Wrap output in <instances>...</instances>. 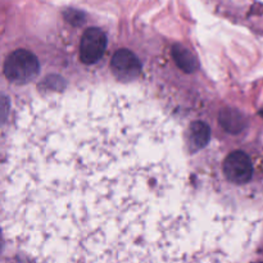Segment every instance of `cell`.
I'll return each instance as SVG.
<instances>
[{"instance_id":"obj_2","label":"cell","mask_w":263,"mask_h":263,"mask_svg":"<svg viewBox=\"0 0 263 263\" xmlns=\"http://www.w3.org/2000/svg\"><path fill=\"white\" fill-rule=\"evenodd\" d=\"M39 60L31 52L25 49L16 50L8 56L4 63V74L16 84L30 82L39 75Z\"/></svg>"},{"instance_id":"obj_7","label":"cell","mask_w":263,"mask_h":263,"mask_svg":"<svg viewBox=\"0 0 263 263\" xmlns=\"http://www.w3.org/2000/svg\"><path fill=\"white\" fill-rule=\"evenodd\" d=\"M220 121L224 129L232 133H236L239 131H242L245 126L244 119H243L242 114L234 111H227V112H222L220 116Z\"/></svg>"},{"instance_id":"obj_1","label":"cell","mask_w":263,"mask_h":263,"mask_svg":"<svg viewBox=\"0 0 263 263\" xmlns=\"http://www.w3.org/2000/svg\"><path fill=\"white\" fill-rule=\"evenodd\" d=\"M183 143L133 89L26 99L4 145V236L36 263L234 261L226 222L191 195Z\"/></svg>"},{"instance_id":"obj_9","label":"cell","mask_w":263,"mask_h":263,"mask_svg":"<svg viewBox=\"0 0 263 263\" xmlns=\"http://www.w3.org/2000/svg\"><path fill=\"white\" fill-rule=\"evenodd\" d=\"M257 263H262V262H257Z\"/></svg>"},{"instance_id":"obj_8","label":"cell","mask_w":263,"mask_h":263,"mask_svg":"<svg viewBox=\"0 0 263 263\" xmlns=\"http://www.w3.org/2000/svg\"><path fill=\"white\" fill-rule=\"evenodd\" d=\"M173 56H175L176 63L179 64L180 68H183L186 72H191L195 70V59L193 56L190 54L189 50H186L185 48L180 45L173 46Z\"/></svg>"},{"instance_id":"obj_3","label":"cell","mask_w":263,"mask_h":263,"mask_svg":"<svg viewBox=\"0 0 263 263\" xmlns=\"http://www.w3.org/2000/svg\"><path fill=\"white\" fill-rule=\"evenodd\" d=\"M107 48L105 34L96 27H90L84 32L80 45V58L85 64L96 63Z\"/></svg>"},{"instance_id":"obj_4","label":"cell","mask_w":263,"mask_h":263,"mask_svg":"<svg viewBox=\"0 0 263 263\" xmlns=\"http://www.w3.org/2000/svg\"><path fill=\"white\" fill-rule=\"evenodd\" d=\"M226 179L232 184H246L252 179L253 165L250 158L243 151H234L226 158L224 165Z\"/></svg>"},{"instance_id":"obj_5","label":"cell","mask_w":263,"mask_h":263,"mask_svg":"<svg viewBox=\"0 0 263 263\" xmlns=\"http://www.w3.org/2000/svg\"><path fill=\"white\" fill-rule=\"evenodd\" d=\"M112 71L114 76L121 81H131L140 74L141 64L133 53L130 50L121 49L116 52L112 59Z\"/></svg>"},{"instance_id":"obj_6","label":"cell","mask_w":263,"mask_h":263,"mask_svg":"<svg viewBox=\"0 0 263 263\" xmlns=\"http://www.w3.org/2000/svg\"><path fill=\"white\" fill-rule=\"evenodd\" d=\"M209 139V129L207 125L202 122H195L190 126L188 131V139H186V147L191 150H197L207 144Z\"/></svg>"}]
</instances>
